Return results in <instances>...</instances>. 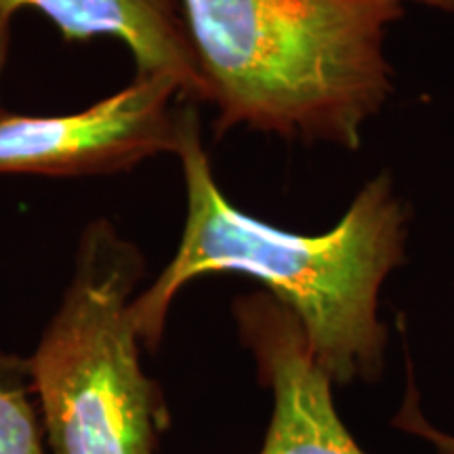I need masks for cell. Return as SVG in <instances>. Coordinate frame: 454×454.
<instances>
[{
    "label": "cell",
    "instance_id": "obj_1",
    "mask_svg": "<svg viewBox=\"0 0 454 454\" xmlns=\"http://www.w3.org/2000/svg\"><path fill=\"white\" fill-rule=\"evenodd\" d=\"M175 156L184 170L185 223L173 259L130 305L141 345L160 343L170 305L187 284L236 271L293 311L334 385L381 371L387 331L379 320V293L406 248V213L387 175L368 181L328 234L301 236L227 200L192 107L179 114Z\"/></svg>",
    "mask_w": 454,
    "mask_h": 454
},
{
    "label": "cell",
    "instance_id": "obj_2",
    "mask_svg": "<svg viewBox=\"0 0 454 454\" xmlns=\"http://www.w3.org/2000/svg\"><path fill=\"white\" fill-rule=\"evenodd\" d=\"M219 133L247 127L356 150L389 99L402 0H179Z\"/></svg>",
    "mask_w": 454,
    "mask_h": 454
},
{
    "label": "cell",
    "instance_id": "obj_3",
    "mask_svg": "<svg viewBox=\"0 0 454 454\" xmlns=\"http://www.w3.org/2000/svg\"><path fill=\"white\" fill-rule=\"evenodd\" d=\"M144 271L112 221L84 227L59 308L27 360L53 454H156L168 417L130 316Z\"/></svg>",
    "mask_w": 454,
    "mask_h": 454
},
{
    "label": "cell",
    "instance_id": "obj_4",
    "mask_svg": "<svg viewBox=\"0 0 454 454\" xmlns=\"http://www.w3.org/2000/svg\"><path fill=\"white\" fill-rule=\"evenodd\" d=\"M181 90L167 76L135 74L127 87L61 116L0 112V175L87 177L175 154Z\"/></svg>",
    "mask_w": 454,
    "mask_h": 454
},
{
    "label": "cell",
    "instance_id": "obj_5",
    "mask_svg": "<svg viewBox=\"0 0 454 454\" xmlns=\"http://www.w3.org/2000/svg\"><path fill=\"white\" fill-rule=\"evenodd\" d=\"M234 317L274 397L259 454H366L340 421L333 379L317 364L293 311L270 293H253L236 299Z\"/></svg>",
    "mask_w": 454,
    "mask_h": 454
},
{
    "label": "cell",
    "instance_id": "obj_6",
    "mask_svg": "<svg viewBox=\"0 0 454 454\" xmlns=\"http://www.w3.org/2000/svg\"><path fill=\"white\" fill-rule=\"evenodd\" d=\"M0 11L13 17L36 11L70 43L114 38L133 57L135 74L167 76L181 101L207 104L179 0H0Z\"/></svg>",
    "mask_w": 454,
    "mask_h": 454
},
{
    "label": "cell",
    "instance_id": "obj_7",
    "mask_svg": "<svg viewBox=\"0 0 454 454\" xmlns=\"http://www.w3.org/2000/svg\"><path fill=\"white\" fill-rule=\"evenodd\" d=\"M27 360L0 351V454H44Z\"/></svg>",
    "mask_w": 454,
    "mask_h": 454
},
{
    "label": "cell",
    "instance_id": "obj_8",
    "mask_svg": "<svg viewBox=\"0 0 454 454\" xmlns=\"http://www.w3.org/2000/svg\"><path fill=\"white\" fill-rule=\"evenodd\" d=\"M397 419H400L397 423H400L404 429L411 431V434L423 435L425 440L431 442V444L435 446V450H438V454H454V435L442 434V431L435 429L434 425H429L427 419H425L421 411H419L414 397H408L404 411H402V414Z\"/></svg>",
    "mask_w": 454,
    "mask_h": 454
},
{
    "label": "cell",
    "instance_id": "obj_9",
    "mask_svg": "<svg viewBox=\"0 0 454 454\" xmlns=\"http://www.w3.org/2000/svg\"><path fill=\"white\" fill-rule=\"evenodd\" d=\"M11 26H13V15L3 13V11H0V76H3L4 64H7V57H9ZM0 112H4L3 106H0Z\"/></svg>",
    "mask_w": 454,
    "mask_h": 454
},
{
    "label": "cell",
    "instance_id": "obj_10",
    "mask_svg": "<svg viewBox=\"0 0 454 454\" xmlns=\"http://www.w3.org/2000/svg\"><path fill=\"white\" fill-rule=\"evenodd\" d=\"M402 3H404V0H402ZM411 3L425 4V7H429V9L442 11V13H448V15H454V0H411Z\"/></svg>",
    "mask_w": 454,
    "mask_h": 454
}]
</instances>
